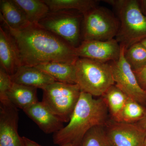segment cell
<instances>
[{"label":"cell","instance_id":"cell-9","mask_svg":"<svg viewBox=\"0 0 146 146\" xmlns=\"http://www.w3.org/2000/svg\"><path fill=\"white\" fill-rule=\"evenodd\" d=\"M104 129L112 146H144L146 130L136 123L117 121L110 118Z\"/></svg>","mask_w":146,"mask_h":146},{"label":"cell","instance_id":"cell-10","mask_svg":"<svg viewBox=\"0 0 146 146\" xmlns=\"http://www.w3.org/2000/svg\"><path fill=\"white\" fill-rule=\"evenodd\" d=\"M76 50L79 58L108 63L119 58L121 47L115 38L106 41L84 40Z\"/></svg>","mask_w":146,"mask_h":146},{"label":"cell","instance_id":"cell-22","mask_svg":"<svg viewBox=\"0 0 146 146\" xmlns=\"http://www.w3.org/2000/svg\"><path fill=\"white\" fill-rule=\"evenodd\" d=\"M79 146H112L108 140L104 126H97L85 134Z\"/></svg>","mask_w":146,"mask_h":146},{"label":"cell","instance_id":"cell-18","mask_svg":"<svg viewBox=\"0 0 146 146\" xmlns=\"http://www.w3.org/2000/svg\"><path fill=\"white\" fill-rule=\"evenodd\" d=\"M101 97L107 106L110 118L117 121H121L123 110L129 97L115 84Z\"/></svg>","mask_w":146,"mask_h":146},{"label":"cell","instance_id":"cell-4","mask_svg":"<svg viewBox=\"0 0 146 146\" xmlns=\"http://www.w3.org/2000/svg\"><path fill=\"white\" fill-rule=\"evenodd\" d=\"M76 84L82 92L102 97L115 84L109 62L79 58L75 63Z\"/></svg>","mask_w":146,"mask_h":146},{"label":"cell","instance_id":"cell-1","mask_svg":"<svg viewBox=\"0 0 146 146\" xmlns=\"http://www.w3.org/2000/svg\"><path fill=\"white\" fill-rule=\"evenodd\" d=\"M3 25L16 42L21 66H36L52 61L74 63L79 58L76 48L38 24H31L21 30Z\"/></svg>","mask_w":146,"mask_h":146},{"label":"cell","instance_id":"cell-26","mask_svg":"<svg viewBox=\"0 0 146 146\" xmlns=\"http://www.w3.org/2000/svg\"><path fill=\"white\" fill-rule=\"evenodd\" d=\"M22 140L23 146H42L39 145L36 142L25 136L22 137Z\"/></svg>","mask_w":146,"mask_h":146},{"label":"cell","instance_id":"cell-14","mask_svg":"<svg viewBox=\"0 0 146 146\" xmlns=\"http://www.w3.org/2000/svg\"><path fill=\"white\" fill-rule=\"evenodd\" d=\"M11 78L13 83L43 90L55 80L35 66H21Z\"/></svg>","mask_w":146,"mask_h":146},{"label":"cell","instance_id":"cell-28","mask_svg":"<svg viewBox=\"0 0 146 146\" xmlns=\"http://www.w3.org/2000/svg\"><path fill=\"white\" fill-rule=\"evenodd\" d=\"M136 123L141 127L146 130V113L143 117L138 122Z\"/></svg>","mask_w":146,"mask_h":146},{"label":"cell","instance_id":"cell-5","mask_svg":"<svg viewBox=\"0 0 146 146\" xmlns=\"http://www.w3.org/2000/svg\"><path fill=\"white\" fill-rule=\"evenodd\" d=\"M83 15L72 10L50 11L38 25L76 48L82 41Z\"/></svg>","mask_w":146,"mask_h":146},{"label":"cell","instance_id":"cell-29","mask_svg":"<svg viewBox=\"0 0 146 146\" xmlns=\"http://www.w3.org/2000/svg\"><path fill=\"white\" fill-rule=\"evenodd\" d=\"M141 44H142L146 48V39H143V40H142V41L141 42Z\"/></svg>","mask_w":146,"mask_h":146},{"label":"cell","instance_id":"cell-8","mask_svg":"<svg viewBox=\"0 0 146 146\" xmlns=\"http://www.w3.org/2000/svg\"><path fill=\"white\" fill-rule=\"evenodd\" d=\"M117 60L110 62L115 85L129 98L146 107V91L141 88L124 56L125 48L121 46Z\"/></svg>","mask_w":146,"mask_h":146},{"label":"cell","instance_id":"cell-31","mask_svg":"<svg viewBox=\"0 0 146 146\" xmlns=\"http://www.w3.org/2000/svg\"><path fill=\"white\" fill-rule=\"evenodd\" d=\"M144 146H146V137L145 139V143H144Z\"/></svg>","mask_w":146,"mask_h":146},{"label":"cell","instance_id":"cell-2","mask_svg":"<svg viewBox=\"0 0 146 146\" xmlns=\"http://www.w3.org/2000/svg\"><path fill=\"white\" fill-rule=\"evenodd\" d=\"M107 106L102 97L98 99L81 91L68 124L54 133V143H70L79 146L85 134L97 126H105L109 119Z\"/></svg>","mask_w":146,"mask_h":146},{"label":"cell","instance_id":"cell-16","mask_svg":"<svg viewBox=\"0 0 146 146\" xmlns=\"http://www.w3.org/2000/svg\"><path fill=\"white\" fill-rule=\"evenodd\" d=\"M35 67L51 77L56 81L76 84L75 63L52 61Z\"/></svg>","mask_w":146,"mask_h":146},{"label":"cell","instance_id":"cell-13","mask_svg":"<svg viewBox=\"0 0 146 146\" xmlns=\"http://www.w3.org/2000/svg\"><path fill=\"white\" fill-rule=\"evenodd\" d=\"M0 63L9 74L12 75L21 66L18 47L13 37L6 29L0 27Z\"/></svg>","mask_w":146,"mask_h":146},{"label":"cell","instance_id":"cell-30","mask_svg":"<svg viewBox=\"0 0 146 146\" xmlns=\"http://www.w3.org/2000/svg\"><path fill=\"white\" fill-rule=\"evenodd\" d=\"M59 146H76L74 145H73V144H70V143H68L65 144V145H60Z\"/></svg>","mask_w":146,"mask_h":146},{"label":"cell","instance_id":"cell-12","mask_svg":"<svg viewBox=\"0 0 146 146\" xmlns=\"http://www.w3.org/2000/svg\"><path fill=\"white\" fill-rule=\"evenodd\" d=\"M23 111L47 134L56 133L64 127V123L42 101L37 102Z\"/></svg>","mask_w":146,"mask_h":146},{"label":"cell","instance_id":"cell-20","mask_svg":"<svg viewBox=\"0 0 146 146\" xmlns=\"http://www.w3.org/2000/svg\"><path fill=\"white\" fill-rule=\"evenodd\" d=\"M19 6L31 24H38L50 10L43 0H13Z\"/></svg>","mask_w":146,"mask_h":146},{"label":"cell","instance_id":"cell-15","mask_svg":"<svg viewBox=\"0 0 146 146\" xmlns=\"http://www.w3.org/2000/svg\"><path fill=\"white\" fill-rule=\"evenodd\" d=\"M0 19L3 25L15 30L23 29L30 25L22 9L13 0H1Z\"/></svg>","mask_w":146,"mask_h":146},{"label":"cell","instance_id":"cell-24","mask_svg":"<svg viewBox=\"0 0 146 146\" xmlns=\"http://www.w3.org/2000/svg\"><path fill=\"white\" fill-rule=\"evenodd\" d=\"M13 82L11 76L7 72L0 67V102L2 103L9 101L7 98V93Z\"/></svg>","mask_w":146,"mask_h":146},{"label":"cell","instance_id":"cell-25","mask_svg":"<svg viewBox=\"0 0 146 146\" xmlns=\"http://www.w3.org/2000/svg\"><path fill=\"white\" fill-rule=\"evenodd\" d=\"M134 73L139 85L142 89L146 91V65Z\"/></svg>","mask_w":146,"mask_h":146},{"label":"cell","instance_id":"cell-27","mask_svg":"<svg viewBox=\"0 0 146 146\" xmlns=\"http://www.w3.org/2000/svg\"><path fill=\"white\" fill-rule=\"evenodd\" d=\"M138 2L141 11L146 16V0H140Z\"/></svg>","mask_w":146,"mask_h":146},{"label":"cell","instance_id":"cell-6","mask_svg":"<svg viewBox=\"0 0 146 146\" xmlns=\"http://www.w3.org/2000/svg\"><path fill=\"white\" fill-rule=\"evenodd\" d=\"M42 102L63 123H68L81 91L76 84L55 81L43 89Z\"/></svg>","mask_w":146,"mask_h":146},{"label":"cell","instance_id":"cell-3","mask_svg":"<svg viewBox=\"0 0 146 146\" xmlns=\"http://www.w3.org/2000/svg\"><path fill=\"white\" fill-rule=\"evenodd\" d=\"M112 6L119 21L115 39L125 50L146 38V16L137 0H104Z\"/></svg>","mask_w":146,"mask_h":146},{"label":"cell","instance_id":"cell-7","mask_svg":"<svg viewBox=\"0 0 146 146\" xmlns=\"http://www.w3.org/2000/svg\"><path fill=\"white\" fill-rule=\"evenodd\" d=\"M119 21L109 9L97 6L83 14L82 41H106L117 36Z\"/></svg>","mask_w":146,"mask_h":146},{"label":"cell","instance_id":"cell-21","mask_svg":"<svg viewBox=\"0 0 146 146\" xmlns=\"http://www.w3.org/2000/svg\"><path fill=\"white\" fill-rule=\"evenodd\" d=\"M124 56L134 72L146 65V48L141 42L125 50Z\"/></svg>","mask_w":146,"mask_h":146},{"label":"cell","instance_id":"cell-19","mask_svg":"<svg viewBox=\"0 0 146 146\" xmlns=\"http://www.w3.org/2000/svg\"><path fill=\"white\" fill-rule=\"evenodd\" d=\"M50 11L72 10L84 14L98 6L99 1L94 0H43Z\"/></svg>","mask_w":146,"mask_h":146},{"label":"cell","instance_id":"cell-11","mask_svg":"<svg viewBox=\"0 0 146 146\" xmlns=\"http://www.w3.org/2000/svg\"><path fill=\"white\" fill-rule=\"evenodd\" d=\"M18 120V108L9 101L0 103V146H23Z\"/></svg>","mask_w":146,"mask_h":146},{"label":"cell","instance_id":"cell-17","mask_svg":"<svg viewBox=\"0 0 146 146\" xmlns=\"http://www.w3.org/2000/svg\"><path fill=\"white\" fill-rule=\"evenodd\" d=\"M37 89L13 83L7 93V98L15 107L23 110L38 102Z\"/></svg>","mask_w":146,"mask_h":146},{"label":"cell","instance_id":"cell-23","mask_svg":"<svg viewBox=\"0 0 146 146\" xmlns=\"http://www.w3.org/2000/svg\"><path fill=\"white\" fill-rule=\"evenodd\" d=\"M146 113V107L129 98L123 110L121 121L134 123L140 121Z\"/></svg>","mask_w":146,"mask_h":146}]
</instances>
